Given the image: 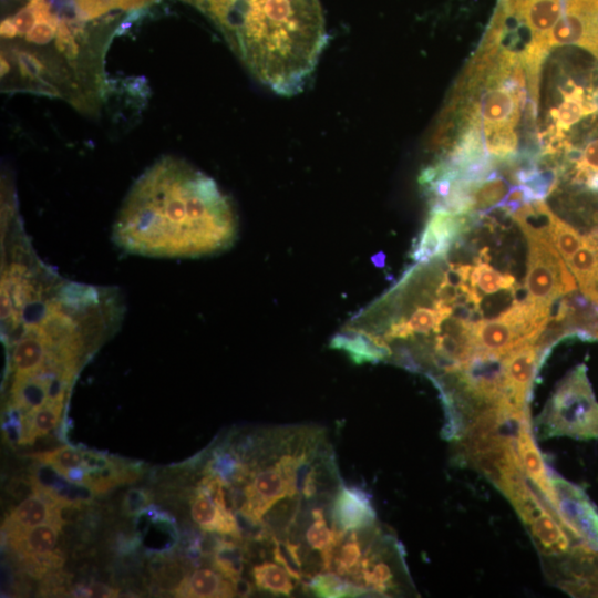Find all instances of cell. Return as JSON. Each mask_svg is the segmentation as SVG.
Masks as SVG:
<instances>
[{"instance_id": "5bb4252c", "label": "cell", "mask_w": 598, "mask_h": 598, "mask_svg": "<svg viewBox=\"0 0 598 598\" xmlns=\"http://www.w3.org/2000/svg\"><path fill=\"white\" fill-rule=\"evenodd\" d=\"M516 446L520 460L523 473L529 484L551 507L554 501V489L551 484V473L534 441L530 421L526 422L519 430L516 437Z\"/></svg>"}, {"instance_id": "277c9868", "label": "cell", "mask_w": 598, "mask_h": 598, "mask_svg": "<svg viewBox=\"0 0 598 598\" xmlns=\"http://www.w3.org/2000/svg\"><path fill=\"white\" fill-rule=\"evenodd\" d=\"M355 582L380 596L403 595L412 588L402 546L377 526L367 538Z\"/></svg>"}, {"instance_id": "9c48e42d", "label": "cell", "mask_w": 598, "mask_h": 598, "mask_svg": "<svg viewBox=\"0 0 598 598\" xmlns=\"http://www.w3.org/2000/svg\"><path fill=\"white\" fill-rule=\"evenodd\" d=\"M475 217L473 214L431 210L412 251L414 261L423 262L446 256L460 237L472 228Z\"/></svg>"}, {"instance_id": "6da1fadb", "label": "cell", "mask_w": 598, "mask_h": 598, "mask_svg": "<svg viewBox=\"0 0 598 598\" xmlns=\"http://www.w3.org/2000/svg\"><path fill=\"white\" fill-rule=\"evenodd\" d=\"M237 230L234 206L214 179L182 159L163 157L131 187L112 238L130 254L194 258L226 250Z\"/></svg>"}, {"instance_id": "7c38bea8", "label": "cell", "mask_w": 598, "mask_h": 598, "mask_svg": "<svg viewBox=\"0 0 598 598\" xmlns=\"http://www.w3.org/2000/svg\"><path fill=\"white\" fill-rule=\"evenodd\" d=\"M555 317L563 322L569 337L598 340V303L582 291L575 289L564 295Z\"/></svg>"}, {"instance_id": "d4e9b609", "label": "cell", "mask_w": 598, "mask_h": 598, "mask_svg": "<svg viewBox=\"0 0 598 598\" xmlns=\"http://www.w3.org/2000/svg\"><path fill=\"white\" fill-rule=\"evenodd\" d=\"M515 283L512 275L497 271L483 259H477L470 274V285L481 296L482 293L492 295L499 290H514Z\"/></svg>"}, {"instance_id": "3957f363", "label": "cell", "mask_w": 598, "mask_h": 598, "mask_svg": "<svg viewBox=\"0 0 598 598\" xmlns=\"http://www.w3.org/2000/svg\"><path fill=\"white\" fill-rule=\"evenodd\" d=\"M524 235L528 243L526 300L550 311L557 299L577 289L575 277L548 234L528 231Z\"/></svg>"}, {"instance_id": "4dcf8cb0", "label": "cell", "mask_w": 598, "mask_h": 598, "mask_svg": "<svg viewBox=\"0 0 598 598\" xmlns=\"http://www.w3.org/2000/svg\"><path fill=\"white\" fill-rule=\"evenodd\" d=\"M577 152L578 158L573 165V179L584 184L589 176L598 174V124L590 132V137L586 140L582 148Z\"/></svg>"}, {"instance_id": "9a60e30c", "label": "cell", "mask_w": 598, "mask_h": 598, "mask_svg": "<svg viewBox=\"0 0 598 598\" xmlns=\"http://www.w3.org/2000/svg\"><path fill=\"white\" fill-rule=\"evenodd\" d=\"M63 506L43 493H35L23 499L12 508L4 518V532L23 529L37 525L51 523L62 526Z\"/></svg>"}, {"instance_id": "7a4b0ae2", "label": "cell", "mask_w": 598, "mask_h": 598, "mask_svg": "<svg viewBox=\"0 0 598 598\" xmlns=\"http://www.w3.org/2000/svg\"><path fill=\"white\" fill-rule=\"evenodd\" d=\"M535 424L542 440L553 436L598 439V402L584 363L558 383Z\"/></svg>"}, {"instance_id": "ba28073f", "label": "cell", "mask_w": 598, "mask_h": 598, "mask_svg": "<svg viewBox=\"0 0 598 598\" xmlns=\"http://www.w3.org/2000/svg\"><path fill=\"white\" fill-rule=\"evenodd\" d=\"M556 585L571 596L598 597V549L576 545L561 557L547 559Z\"/></svg>"}, {"instance_id": "52a82bcc", "label": "cell", "mask_w": 598, "mask_h": 598, "mask_svg": "<svg viewBox=\"0 0 598 598\" xmlns=\"http://www.w3.org/2000/svg\"><path fill=\"white\" fill-rule=\"evenodd\" d=\"M547 44L581 47L598 58V0H565Z\"/></svg>"}, {"instance_id": "d6a6232c", "label": "cell", "mask_w": 598, "mask_h": 598, "mask_svg": "<svg viewBox=\"0 0 598 598\" xmlns=\"http://www.w3.org/2000/svg\"><path fill=\"white\" fill-rule=\"evenodd\" d=\"M152 502V494L145 488H130L122 501V511L127 516L138 515Z\"/></svg>"}, {"instance_id": "30bf717a", "label": "cell", "mask_w": 598, "mask_h": 598, "mask_svg": "<svg viewBox=\"0 0 598 598\" xmlns=\"http://www.w3.org/2000/svg\"><path fill=\"white\" fill-rule=\"evenodd\" d=\"M546 357L535 343L525 342L503 357L505 391L517 406H528L533 382Z\"/></svg>"}, {"instance_id": "e0dca14e", "label": "cell", "mask_w": 598, "mask_h": 598, "mask_svg": "<svg viewBox=\"0 0 598 598\" xmlns=\"http://www.w3.org/2000/svg\"><path fill=\"white\" fill-rule=\"evenodd\" d=\"M60 528L55 524L45 523L4 533L13 553L23 560L53 551Z\"/></svg>"}, {"instance_id": "2e32d148", "label": "cell", "mask_w": 598, "mask_h": 598, "mask_svg": "<svg viewBox=\"0 0 598 598\" xmlns=\"http://www.w3.org/2000/svg\"><path fill=\"white\" fill-rule=\"evenodd\" d=\"M561 0H522L517 19H522L532 32L529 45L547 52V38L563 13Z\"/></svg>"}, {"instance_id": "484cf974", "label": "cell", "mask_w": 598, "mask_h": 598, "mask_svg": "<svg viewBox=\"0 0 598 598\" xmlns=\"http://www.w3.org/2000/svg\"><path fill=\"white\" fill-rule=\"evenodd\" d=\"M76 17L89 21L113 11L140 9L154 0H72Z\"/></svg>"}, {"instance_id": "83f0119b", "label": "cell", "mask_w": 598, "mask_h": 598, "mask_svg": "<svg viewBox=\"0 0 598 598\" xmlns=\"http://www.w3.org/2000/svg\"><path fill=\"white\" fill-rule=\"evenodd\" d=\"M507 189L505 179L493 174L478 182L472 192V214L497 206L504 199Z\"/></svg>"}, {"instance_id": "ffe728a7", "label": "cell", "mask_w": 598, "mask_h": 598, "mask_svg": "<svg viewBox=\"0 0 598 598\" xmlns=\"http://www.w3.org/2000/svg\"><path fill=\"white\" fill-rule=\"evenodd\" d=\"M362 549L357 532H347L333 548L331 569L355 582L363 558Z\"/></svg>"}, {"instance_id": "cb8c5ba5", "label": "cell", "mask_w": 598, "mask_h": 598, "mask_svg": "<svg viewBox=\"0 0 598 598\" xmlns=\"http://www.w3.org/2000/svg\"><path fill=\"white\" fill-rule=\"evenodd\" d=\"M63 406V403H48L39 410L25 413L21 444H32L38 437L51 432L61 419Z\"/></svg>"}, {"instance_id": "e575fe53", "label": "cell", "mask_w": 598, "mask_h": 598, "mask_svg": "<svg viewBox=\"0 0 598 598\" xmlns=\"http://www.w3.org/2000/svg\"><path fill=\"white\" fill-rule=\"evenodd\" d=\"M236 595L247 597L252 592V585L243 577L233 582Z\"/></svg>"}, {"instance_id": "4316f807", "label": "cell", "mask_w": 598, "mask_h": 598, "mask_svg": "<svg viewBox=\"0 0 598 598\" xmlns=\"http://www.w3.org/2000/svg\"><path fill=\"white\" fill-rule=\"evenodd\" d=\"M548 235L553 245L566 262L580 248L584 241V236L576 228L557 217L554 213L550 217Z\"/></svg>"}, {"instance_id": "603a6c76", "label": "cell", "mask_w": 598, "mask_h": 598, "mask_svg": "<svg viewBox=\"0 0 598 598\" xmlns=\"http://www.w3.org/2000/svg\"><path fill=\"white\" fill-rule=\"evenodd\" d=\"M308 587L315 595L327 598L357 597L370 592L363 586L333 571L316 574Z\"/></svg>"}, {"instance_id": "44dd1931", "label": "cell", "mask_w": 598, "mask_h": 598, "mask_svg": "<svg viewBox=\"0 0 598 598\" xmlns=\"http://www.w3.org/2000/svg\"><path fill=\"white\" fill-rule=\"evenodd\" d=\"M215 569L235 582L241 578L245 567V548L234 540L217 539L210 550Z\"/></svg>"}, {"instance_id": "4fadbf2b", "label": "cell", "mask_w": 598, "mask_h": 598, "mask_svg": "<svg viewBox=\"0 0 598 598\" xmlns=\"http://www.w3.org/2000/svg\"><path fill=\"white\" fill-rule=\"evenodd\" d=\"M31 476L38 492L45 494L63 507L89 504L96 495L89 486L69 481L56 470L43 463L37 462L32 467Z\"/></svg>"}, {"instance_id": "1f68e13d", "label": "cell", "mask_w": 598, "mask_h": 598, "mask_svg": "<svg viewBox=\"0 0 598 598\" xmlns=\"http://www.w3.org/2000/svg\"><path fill=\"white\" fill-rule=\"evenodd\" d=\"M212 18L227 35L237 0H186Z\"/></svg>"}, {"instance_id": "d590c367", "label": "cell", "mask_w": 598, "mask_h": 598, "mask_svg": "<svg viewBox=\"0 0 598 598\" xmlns=\"http://www.w3.org/2000/svg\"><path fill=\"white\" fill-rule=\"evenodd\" d=\"M591 243L598 246V228L594 230L591 234L586 236Z\"/></svg>"}, {"instance_id": "ac0fdd59", "label": "cell", "mask_w": 598, "mask_h": 598, "mask_svg": "<svg viewBox=\"0 0 598 598\" xmlns=\"http://www.w3.org/2000/svg\"><path fill=\"white\" fill-rule=\"evenodd\" d=\"M176 597H234V585L217 569L199 568L185 576L175 589Z\"/></svg>"}, {"instance_id": "d6986e66", "label": "cell", "mask_w": 598, "mask_h": 598, "mask_svg": "<svg viewBox=\"0 0 598 598\" xmlns=\"http://www.w3.org/2000/svg\"><path fill=\"white\" fill-rule=\"evenodd\" d=\"M204 474L220 481L226 487L246 483L251 474L233 445L217 446L206 463Z\"/></svg>"}, {"instance_id": "f1b7e54d", "label": "cell", "mask_w": 598, "mask_h": 598, "mask_svg": "<svg viewBox=\"0 0 598 598\" xmlns=\"http://www.w3.org/2000/svg\"><path fill=\"white\" fill-rule=\"evenodd\" d=\"M30 457L35 462L50 465L60 474L64 475L72 468L83 467L84 450L63 445L51 451L31 454Z\"/></svg>"}, {"instance_id": "8992f818", "label": "cell", "mask_w": 598, "mask_h": 598, "mask_svg": "<svg viewBox=\"0 0 598 598\" xmlns=\"http://www.w3.org/2000/svg\"><path fill=\"white\" fill-rule=\"evenodd\" d=\"M225 485L204 475L190 498V516L203 530L241 539L236 514L227 504Z\"/></svg>"}, {"instance_id": "5b68a950", "label": "cell", "mask_w": 598, "mask_h": 598, "mask_svg": "<svg viewBox=\"0 0 598 598\" xmlns=\"http://www.w3.org/2000/svg\"><path fill=\"white\" fill-rule=\"evenodd\" d=\"M551 508L578 545L598 549V508L579 486L551 473Z\"/></svg>"}, {"instance_id": "836d02e7", "label": "cell", "mask_w": 598, "mask_h": 598, "mask_svg": "<svg viewBox=\"0 0 598 598\" xmlns=\"http://www.w3.org/2000/svg\"><path fill=\"white\" fill-rule=\"evenodd\" d=\"M75 597H117L118 590L103 584H92L89 586L79 585L73 590Z\"/></svg>"}, {"instance_id": "f546056e", "label": "cell", "mask_w": 598, "mask_h": 598, "mask_svg": "<svg viewBox=\"0 0 598 598\" xmlns=\"http://www.w3.org/2000/svg\"><path fill=\"white\" fill-rule=\"evenodd\" d=\"M271 542L274 560L281 565L295 580L302 581L305 570L300 545L278 537H272Z\"/></svg>"}, {"instance_id": "8fae6325", "label": "cell", "mask_w": 598, "mask_h": 598, "mask_svg": "<svg viewBox=\"0 0 598 598\" xmlns=\"http://www.w3.org/2000/svg\"><path fill=\"white\" fill-rule=\"evenodd\" d=\"M331 525L341 532H360L375 525L370 495L360 487L340 484L331 505Z\"/></svg>"}, {"instance_id": "7402d4cb", "label": "cell", "mask_w": 598, "mask_h": 598, "mask_svg": "<svg viewBox=\"0 0 598 598\" xmlns=\"http://www.w3.org/2000/svg\"><path fill=\"white\" fill-rule=\"evenodd\" d=\"M254 585L258 590L272 595L290 596L295 589L292 577L278 563L262 561L251 569Z\"/></svg>"}]
</instances>
